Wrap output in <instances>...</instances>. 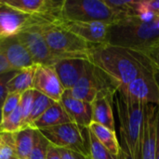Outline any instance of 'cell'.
I'll return each instance as SVG.
<instances>
[{
    "label": "cell",
    "instance_id": "cell-37",
    "mask_svg": "<svg viewBox=\"0 0 159 159\" xmlns=\"http://www.w3.org/2000/svg\"><path fill=\"white\" fill-rule=\"evenodd\" d=\"M157 155H159V107L157 116Z\"/></svg>",
    "mask_w": 159,
    "mask_h": 159
},
{
    "label": "cell",
    "instance_id": "cell-1",
    "mask_svg": "<svg viewBox=\"0 0 159 159\" xmlns=\"http://www.w3.org/2000/svg\"><path fill=\"white\" fill-rule=\"evenodd\" d=\"M89 61L102 71L117 89L136 79L145 69L155 66L143 52L108 44L91 45Z\"/></svg>",
    "mask_w": 159,
    "mask_h": 159
},
{
    "label": "cell",
    "instance_id": "cell-43",
    "mask_svg": "<svg viewBox=\"0 0 159 159\" xmlns=\"http://www.w3.org/2000/svg\"><path fill=\"white\" fill-rule=\"evenodd\" d=\"M1 37H3V36H2V35H0V38H1Z\"/></svg>",
    "mask_w": 159,
    "mask_h": 159
},
{
    "label": "cell",
    "instance_id": "cell-6",
    "mask_svg": "<svg viewBox=\"0 0 159 159\" xmlns=\"http://www.w3.org/2000/svg\"><path fill=\"white\" fill-rule=\"evenodd\" d=\"M39 131L55 147L74 151L89 157L88 129L71 122Z\"/></svg>",
    "mask_w": 159,
    "mask_h": 159
},
{
    "label": "cell",
    "instance_id": "cell-8",
    "mask_svg": "<svg viewBox=\"0 0 159 159\" xmlns=\"http://www.w3.org/2000/svg\"><path fill=\"white\" fill-rule=\"evenodd\" d=\"M64 0H0V4L43 20L47 24H61Z\"/></svg>",
    "mask_w": 159,
    "mask_h": 159
},
{
    "label": "cell",
    "instance_id": "cell-19",
    "mask_svg": "<svg viewBox=\"0 0 159 159\" xmlns=\"http://www.w3.org/2000/svg\"><path fill=\"white\" fill-rule=\"evenodd\" d=\"M71 122L72 121L61 103L60 102H55L38 119L31 125L30 128L40 130Z\"/></svg>",
    "mask_w": 159,
    "mask_h": 159
},
{
    "label": "cell",
    "instance_id": "cell-23",
    "mask_svg": "<svg viewBox=\"0 0 159 159\" xmlns=\"http://www.w3.org/2000/svg\"><path fill=\"white\" fill-rule=\"evenodd\" d=\"M55 102L45 96L44 94L34 89V99L31 109V114L27 121V128H30L31 125L38 119Z\"/></svg>",
    "mask_w": 159,
    "mask_h": 159
},
{
    "label": "cell",
    "instance_id": "cell-15",
    "mask_svg": "<svg viewBox=\"0 0 159 159\" xmlns=\"http://www.w3.org/2000/svg\"><path fill=\"white\" fill-rule=\"evenodd\" d=\"M89 60L66 58L59 60L54 65L58 77L65 90L72 89L86 72Z\"/></svg>",
    "mask_w": 159,
    "mask_h": 159
},
{
    "label": "cell",
    "instance_id": "cell-35",
    "mask_svg": "<svg viewBox=\"0 0 159 159\" xmlns=\"http://www.w3.org/2000/svg\"><path fill=\"white\" fill-rule=\"evenodd\" d=\"M10 71H13V69L5 54L0 50V75L8 73Z\"/></svg>",
    "mask_w": 159,
    "mask_h": 159
},
{
    "label": "cell",
    "instance_id": "cell-21",
    "mask_svg": "<svg viewBox=\"0 0 159 159\" xmlns=\"http://www.w3.org/2000/svg\"><path fill=\"white\" fill-rule=\"evenodd\" d=\"M36 67L37 65H34L32 67L18 71L16 75L7 84L8 93L22 94L29 89H33L34 76Z\"/></svg>",
    "mask_w": 159,
    "mask_h": 159
},
{
    "label": "cell",
    "instance_id": "cell-32",
    "mask_svg": "<svg viewBox=\"0 0 159 159\" xmlns=\"http://www.w3.org/2000/svg\"><path fill=\"white\" fill-rule=\"evenodd\" d=\"M17 73H18V71L13 70V71L8 72V73L0 75V105L1 106L3 105V103H4L7 94H8L7 84L16 75Z\"/></svg>",
    "mask_w": 159,
    "mask_h": 159
},
{
    "label": "cell",
    "instance_id": "cell-24",
    "mask_svg": "<svg viewBox=\"0 0 159 159\" xmlns=\"http://www.w3.org/2000/svg\"><path fill=\"white\" fill-rule=\"evenodd\" d=\"M23 129V118L20 106L4 118L0 124V133H16Z\"/></svg>",
    "mask_w": 159,
    "mask_h": 159
},
{
    "label": "cell",
    "instance_id": "cell-29",
    "mask_svg": "<svg viewBox=\"0 0 159 159\" xmlns=\"http://www.w3.org/2000/svg\"><path fill=\"white\" fill-rule=\"evenodd\" d=\"M34 99V89H29L23 92L20 96V106L22 112V118H23V129L27 128V121L31 114L32 104Z\"/></svg>",
    "mask_w": 159,
    "mask_h": 159
},
{
    "label": "cell",
    "instance_id": "cell-38",
    "mask_svg": "<svg viewBox=\"0 0 159 159\" xmlns=\"http://www.w3.org/2000/svg\"><path fill=\"white\" fill-rule=\"evenodd\" d=\"M118 159H133L129 155V153L127 152V151H125L124 149H122L121 148V150H120V152H119V155H118Z\"/></svg>",
    "mask_w": 159,
    "mask_h": 159
},
{
    "label": "cell",
    "instance_id": "cell-4",
    "mask_svg": "<svg viewBox=\"0 0 159 159\" xmlns=\"http://www.w3.org/2000/svg\"><path fill=\"white\" fill-rule=\"evenodd\" d=\"M61 13L63 21L73 22L98 21L112 24L124 19L105 0H64Z\"/></svg>",
    "mask_w": 159,
    "mask_h": 159
},
{
    "label": "cell",
    "instance_id": "cell-13",
    "mask_svg": "<svg viewBox=\"0 0 159 159\" xmlns=\"http://www.w3.org/2000/svg\"><path fill=\"white\" fill-rule=\"evenodd\" d=\"M33 89L57 102H61L65 91L54 67L45 65H37L34 76Z\"/></svg>",
    "mask_w": 159,
    "mask_h": 159
},
{
    "label": "cell",
    "instance_id": "cell-25",
    "mask_svg": "<svg viewBox=\"0 0 159 159\" xmlns=\"http://www.w3.org/2000/svg\"><path fill=\"white\" fill-rule=\"evenodd\" d=\"M106 4L121 14L123 18L141 15L138 11L139 1L136 0H105Z\"/></svg>",
    "mask_w": 159,
    "mask_h": 159
},
{
    "label": "cell",
    "instance_id": "cell-22",
    "mask_svg": "<svg viewBox=\"0 0 159 159\" xmlns=\"http://www.w3.org/2000/svg\"><path fill=\"white\" fill-rule=\"evenodd\" d=\"M34 129L32 128L22 129L20 131L13 133L15 143L16 157L20 159H28L33 149Z\"/></svg>",
    "mask_w": 159,
    "mask_h": 159
},
{
    "label": "cell",
    "instance_id": "cell-40",
    "mask_svg": "<svg viewBox=\"0 0 159 159\" xmlns=\"http://www.w3.org/2000/svg\"><path fill=\"white\" fill-rule=\"evenodd\" d=\"M3 120V114H2V106L0 105V124Z\"/></svg>",
    "mask_w": 159,
    "mask_h": 159
},
{
    "label": "cell",
    "instance_id": "cell-26",
    "mask_svg": "<svg viewBox=\"0 0 159 159\" xmlns=\"http://www.w3.org/2000/svg\"><path fill=\"white\" fill-rule=\"evenodd\" d=\"M88 139L90 159H118L117 157L111 154L93 135L88 128Z\"/></svg>",
    "mask_w": 159,
    "mask_h": 159
},
{
    "label": "cell",
    "instance_id": "cell-17",
    "mask_svg": "<svg viewBox=\"0 0 159 159\" xmlns=\"http://www.w3.org/2000/svg\"><path fill=\"white\" fill-rule=\"evenodd\" d=\"M71 121L77 126L88 129L92 123V106L91 103L75 99L69 90H65L61 102Z\"/></svg>",
    "mask_w": 159,
    "mask_h": 159
},
{
    "label": "cell",
    "instance_id": "cell-16",
    "mask_svg": "<svg viewBox=\"0 0 159 159\" xmlns=\"http://www.w3.org/2000/svg\"><path fill=\"white\" fill-rule=\"evenodd\" d=\"M62 25L89 45L106 44L109 25L103 22L63 21Z\"/></svg>",
    "mask_w": 159,
    "mask_h": 159
},
{
    "label": "cell",
    "instance_id": "cell-3",
    "mask_svg": "<svg viewBox=\"0 0 159 159\" xmlns=\"http://www.w3.org/2000/svg\"><path fill=\"white\" fill-rule=\"evenodd\" d=\"M114 103L119 120L120 137L123 143L121 148L133 159H139L141 131L147 103L133 100L119 89L114 94Z\"/></svg>",
    "mask_w": 159,
    "mask_h": 159
},
{
    "label": "cell",
    "instance_id": "cell-9",
    "mask_svg": "<svg viewBox=\"0 0 159 159\" xmlns=\"http://www.w3.org/2000/svg\"><path fill=\"white\" fill-rule=\"evenodd\" d=\"M35 65L53 66L59 60L52 54L43 34V25H33L17 34Z\"/></svg>",
    "mask_w": 159,
    "mask_h": 159
},
{
    "label": "cell",
    "instance_id": "cell-7",
    "mask_svg": "<svg viewBox=\"0 0 159 159\" xmlns=\"http://www.w3.org/2000/svg\"><path fill=\"white\" fill-rule=\"evenodd\" d=\"M116 89L115 83L89 61L85 74L69 92L75 99L91 103L99 92L103 90L116 92Z\"/></svg>",
    "mask_w": 159,
    "mask_h": 159
},
{
    "label": "cell",
    "instance_id": "cell-39",
    "mask_svg": "<svg viewBox=\"0 0 159 159\" xmlns=\"http://www.w3.org/2000/svg\"><path fill=\"white\" fill-rule=\"evenodd\" d=\"M155 77H156L157 83V85H158L159 87V69H157V68L155 71Z\"/></svg>",
    "mask_w": 159,
    "mask_h": 159
},
{
    "label": "cell",
    "instance_id": "cell-28",
    "mask_svg": "<svg viewBox=\"0 0 159 159\" xmlns=\"http://www.w3.org/2000/svg\"><path fill=\"white\" fill-rule=\"evenodd\" d=\"M15 157L13 134L0 133V159H12Z\"/></svg>",
    "mask_w": 159,
    "mask_h": 159
},
{
    "label": "cell",
    "instance_id": "cell-30",
    "mask_svg": "<svg viewBox=\"0 0 159 159\" xmlns=\"http://www.w3.org/2000/svg\"><path fill=\"white\" fill-rule=\"evenodd\" d=\"M21 94L19 93H8L3 105H2V114L3 119L7 117L11 113H13L20 105Z\"/></svg>",
    "mask_w": 159,
    "mask_h": 159
},
{
    "label": "cell",
    "instance_id": "cell-20",
    "mask_svg": "<svg viewBox=\"0 0 159 159\" xmlns=\"http://www.w3.org/2000/svg\"><path fill=\"white\" fill-rule=\"evenodd\" d=\"M89 129L111 154L116 157H118L119 152L121 150V146L117 140L116 131H113L110 129L95 122H92L89 125Z\"/></svg>",
    "mask_w": 159,
    "mask_h": 159
},
{
    "label": "cell",
    "instance_id": "cell-18",
    "mask_svg": "<svg viewBox=\"0 0 159 159\" xmlns=\"http://www.w3.org/2000/svg\"><path fill=\"white\" fill-rule=\"evenodd\" d=\"M115 92L110 90H103L98 93L94 101L91 102L92 106V122L101 124L113 131H116V123L113 113Z\"/></svg>",
    "mask_w": 159,
    "mask_h": 159
},
{
    "label": "cell",
    "instance_id": "cell-41",
    "mask_svg": "<svg viewBox=\"0 0 159 159\" xmlns=\"http://www.w3.org/2000/svg\"><path fill=\"white\" fill-rule=\"evenodd\" d=\"M156 159H159V155H157V158Z\"/></svg>",
    "mask_w": 159,
    "mask_h": 159
},
{
    "label": "cell",
    "instance_id": "cell-11",
    "mask_svg": "<svg viewBox=\"0 0 159 159\" xmlns=\"http://www.w3.org/2000/svg\"><path fill=\"white\" fill-rule=\"evenodd\" d=\"M158 106L146 104L140 138L139 159L157 158V116Z\"/></svg>",
    "mask_w": 159,
    "mask_h": 159
},
{
    "label": "cell",
    "instance_id": "cell-42",
    "mask_svg": "<svg viewBox=\"0 0 159 159\" xmlns=\"http://www.w3.org/2000/svg\"><path fill=\"white\" fill-rule=\"evenodd\" d=\"M12 159H20V158H18V157H13Z\"/></svg>",
    "mask_w": 159,
    "mask_h": 159
},
{
    "label": "cell",
    "instance_id": "cell-27",
    "mask_svg": "<svg viewBox=\"0 0 159 159\" xmlns=\"http://www.w3.org/2000/svg\"><path fill=\"white\" fill-rule=\"evenodd\" d=\"M49 143L38 129H34L33 149L28 159H47Z\"/></svg>",
    "mask_w": 159,
    "mask_h": 159
},
{
    "label": "cell",
    "instance_id": "cell-10",
    "mask_svg": "<svg viewBox=\"0 0 159 159\" xmlns=\"http://www.w3.org/2000/svg\"><path fill=\"white\" fill-rule=\"evenodd\" d=\"M156 66L145 69L136 79L117 89L138 102L159 107V87L155 77Z\"/></svg>",
    "mask_w": 159,
    "mask_h": 159
},
{
    "label": "cell",
    "instance_id": "cell-34",
    "mask_svg": "<svg viewBox=\"0 0 159 159\" xmlns=\"http://www.w3.org/2000/svg\"><path fill=\"white\" fill-rule=\"evenodd\" d=\"M144 54L150 59V61L153 62L156 68L159 69V45L147 50L146 52H144Z\"/></svg>",
    "mask_w": 159,
    "mask_h": 159
},
{
    "label": "cell",
    "instance_id": "cell-33",
    "mask_svg": "<svg viewBox=\"0 0 159 159\" xmlns=\"http://www.w3.org/2000/svg\"><path fill=\"white\" fill-rule=\"evenodd\" d=\"M61 158L62 159H90L89 157H85L79 153L74 152V151H70V150H66V149H61V148H58Z\"/></svg>",
    "mask_w": 159,
    "mask_h": 159
},
{
    "label": "cell",
    "instance_id": "cell-14",
    "mask_svg": "<svg viewBox=\"0 0 159 159\" xmlns=\"http://www.w3.org/2000/svg\"><path fill=\"white\" fill-rule=\"evenodd\" d=\"M0 50L5 54L13 70L20 71L35 65L27 48L17 34L1 37Z\"/></svg>",
    "mask_w": 159,
    "mask_h": 159
},
{
    "label": "cell",
    "instance_id": "cell-5",
    "mask_svg": "<svg viewBox=\"0 0 159 159\" xmlns=\"http://www.w3.org/2000/svg\"><path fill=\"white\" fill-rule=\"evenodd\" d=\"M43 34L52 54L58 59L81 58L89 60L91 45L61 24L43 25Z\"/></svg>",
    "mask_w": 159,
    "mask_h": 159
},
{
    "label": "cell",
    "instance_id": "cell-2",
    "mask_svg": "<svg viewBox=\"0 0 159 159\" xmlns=\"http://www.w3.org/2000/svg\"><path fill=\"white\" fill-rule=\"evenodd\" d=\"M106 44L146 52L159 45V16H132L110 24Z\"/></svg>",
    "mask_w": 159,
    "mask_h": 159
},
{
    "label": "cell",
    "instance_id": "cell-12",
    "mask_svg": "<svg viewBox=\"0 0 159 159\" xmlns=\"http://www.w3.org/2000/svg\"><path fill=\"white\" fill-rule=\"evenodd\" d=\"M37 24L47 25L39 18L30 16L0 4V35H15L26 28Z\"/></svg>",
    "mask_w": 159,
    "mask_h": 159
},
{
    "label": "cell",
    "instance_id": "cell-31",
    "mask_svg": "<svg viewBox=\"0 0 159 159\" xmlns=\"http://www.w3.org/2000/svg\"><path fill=\"white\" fill-rule=\"evenodd\" d=\"M138 11L141 15L159 16V0H139Z\"/></svg>",
    "mask_w": 159,
    "mask_h": 159
},
{
    "label": "cell",
    "instance_id": "cell-36",
    "mask_svg": "<svg viewBox=\"0 0 159 159\" xmlns=\"http://www.w3.org/2000/svg\"><path fill=\"white\" fill-rule=\"evenodd\" d=\"M47 159H62L59 149L57 147H55L54 145L50 144V143H49L48 148Z\"/></svg>",
    "mask_w": 159,
    "mask_h": 159
}]
</instances>
